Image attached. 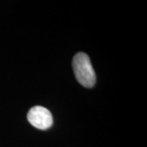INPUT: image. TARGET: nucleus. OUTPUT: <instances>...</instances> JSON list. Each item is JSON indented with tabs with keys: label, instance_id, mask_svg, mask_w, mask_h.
Listing matches in <instances>:
<instances>
[{
	"label": "nucleus",
	"instance_id": "f257e3e1",
	"mask_svg": "<svg viewBox=\"0 0 147 147\" xmlns=\"http://www.w3.org/2000/svg\"><path fill=\"white\" fill-rule=\"evenodd\" d=\"M73 69L75 77L81 85L88 88L94 86L96 74L87 54L79 53L74 57Z\"/></svg>",
	"mask_w": 147,
	"mask_h": 147
},
{
	"label": "nucleus",
	"instance_id": "f03ea898",
	"mask_svg": "<svg viewBox=\"0 0 147 147\" xmlns=\"http://www.w3.org/2000/svg\"><path fill=\"white\" fill-rule=\"evenodd\" d=\"M28 120L34 127L45 130L53 125V115L49 110L42 106H34L28 112Z\"/></svg>",
	"mask_w": 147,
	"mask_h": 147
}]
</instances>
